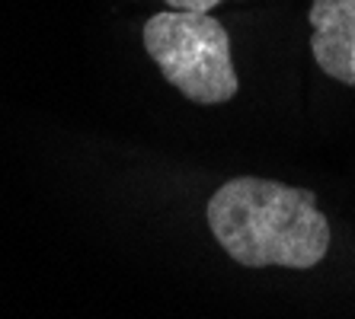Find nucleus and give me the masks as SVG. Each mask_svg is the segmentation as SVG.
<instances>
[{
    "label": "nucleus",
    "mask_w": 355,
    "mask_h": 319,
    "mask_svg": "<svg viewBox=\"0 0 355 319\" xmlns=\"http://www.w3.org/2000/svg\"><path fill=\"white\" fill-rule=\"evenodd\" d=\"M144 48L164 77L192 102L215 106L237 96L231 39L208 13L166 10L144 23Z\"/></svg>",
    "instance_id": "2"
},
{
    "label": "nucleus",
    "mask_w": 355,
    "mask_h": 319,
    "mask_svg": "<svg viewBox=\"0 0 355 319\" xmlns=\"http://www.w3.org/2000/svg\"><path fill=\"white\" fill-rule=\"evenodd\" d=\"M205 214L218 246L247 268H314L330 249V221L307 188L237 176L211 195Z\"/></svg>",
    "instance_id": "1"
},
{
    "label": "nucleus",
    "mask_w": 355,
    "mask_h": 319,
    "mask_svg": "<svg viewBox=\"0 0 355 319\" xmlns=\"http://www.w3.org/2000/svg\"><path fill=\"white\" fill-rule=\"evenodd\" d=\"M311 51L320 71L355 86V0H314Z\"/></svg>",
    "instance_id": "3"
},
{
    "label": "nucleus",
    "mask_w": 355,
    "mask_h": 319,
    "mask_svg": "<svg viewBox=\"0 0 355 319\" xmlns=\"http://www.w3.org/2000/svg\"><path fill=\"white\" fill-rule=\"evenodd\" d=\"M170 10H189V13H208L211 7H218L221 0H166Z\"/></svg>",
    "instance_id": "4"
}]
</instances>
